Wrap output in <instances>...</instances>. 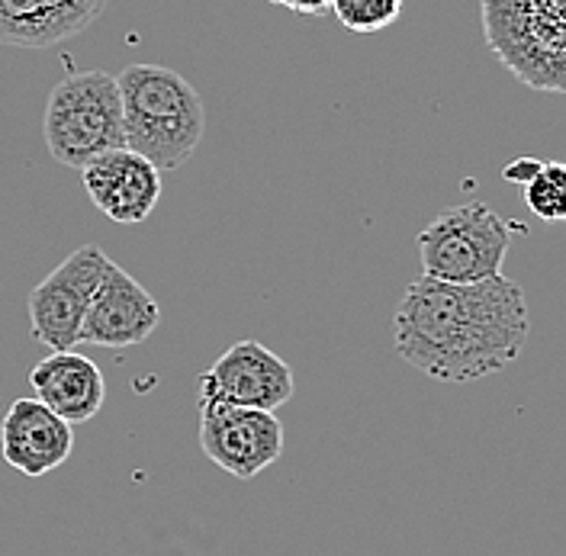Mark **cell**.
I'll return each instance as SVG.
<instances>
[{"instance_id":"ba28073f","label":"cell","mask_w":566,"mask_h":556,"mask_svg":"<svg viewBox=\"0 0 566 556\" xmlns=\"http://www.w3.org/2000/svg\"><path fill=\"white\" fill-rule=\"evenodd\" d=\"M293 370L281 354L264 348L261 342H235L222 350L212 367L197 380L200 399H216L229 406L277 412L293 399Z\"/></svg>"},{"instance_id":"5bb4252c","label":"cell","mask_w":566,"mask_h":556,"mask_svg":"<svg viewBox=\"0 0 566 556\" xmlns=\"http://www.w3.org/2000/svg\"><path fill=\"white\" fill-rule=\"evenodd\" d=\"M525 203L544 222H566V161H541L525 183Z\"/></svg>"},{"instance_id":"6da1fadb","label":"cell","mask_w":566,"mask_h":556,"mask_svg":"<svg viewBox=\"0 0 566 556\" xmlns=\"http://www.w3.org/2000/svg\"><path fill=\"white\" fill-rule=\"evenodd\" d=\"M525 290L495 274L480 283L419 277L392 315L396 354L438 382H473L515 364L528 345Z\"/></svg>"},{"instance_id":"8992f818","label":"cell","mask_w":566,"mask_h":556,"mask_svg":"<svg viewBox=\"0 0 566 556\" xmlns=\"http://www.w3.org/2000/svg\"><path fill=\"white\" fill-rule=\"evenodd\" d=\"M106 258L101 244H81L30 293V328L39 345L52 350H74L81 345V325L87 306L104 280Z\"/></svg>"},{"instance_id":"277c9868","label":"cell","mask_w":566,"mask_h":556,"mask_svg":"<svg viewBox=\"0 0 566 556\" xmlns=\"http://www.w3.org/2000/svg\"><path fill=\"white\" fill-rule=\"evenodd\" d=\"M42 136L49 155L77 171L104 151L126 148L116 77L101 69L65 74L49 94Z\"/></svg>"},{"instance_id":"4fadbf2b","label":"cell","mask_w":566,"mask_h":556,"mask_svg":"<svg viewBox=\"0 0 566 556\" xmlns=\"http://www.w3.org/2000/svg\"><path fill=\"white\" fill-rule=\"evenodd\" d=\"M30 386L35 399L69 424L91 421L106 402L104 370L77 350H52L30 370Z\"/></svg>"},{"instance_id":"5b68a950","label":"cell","mask_w":566,"mask_h":556,"mask_svg":"<svg viewBox=\"0 0 566 556\" xmlns=\"http://www.w3.org/2000/svg\"><path fill=\"white\" fill-rule=\"evenodd\" d=\"M512 232V222H505L486 203H463L441 212L419 232L424 277L480 283L502 274Z\"/></svg>"},{"instance_id":"30bf717a","label":"cell","mask_w":566,"mask_h":556,"mask_svg":"<svg viewBox=\"0 0 566 556\" xmlns=\"http://www.w3.org/2000/svg\"><path fill=\"white\" fill-rule=\"evenodd\" d=\"M84 193L119 225L145 222L161 200V171L133 148H113L81 168Z\"/></svg>"},{"instance_id":"9c48e42d","label":"cell","mask_w":566,"mask_h":556,"mask_svg":"<svg viewBox=\"0 0 566 556\" xmlns=\"http://www.w3.org/2000/svg\"><path fill=\"white\" fill-rule=\"evenodd\" d=\"M158 322H161L158 300L129 271L109 264L84 315L81 345L109 350L136 348L158 328Z\"/></svg>"},{"instance_id":"2e32d148","label":"cell","mask_w":566,"mask_h":556,"mask_svg":"<svg viewBox=\"0 0 566 556\" xmlns=\"http://www.w3.org/2000/svg\"><path fill=\"white\" fill-rule=\"evenodd\" d=\"M537 168H541V161L537 158H531V155H522V158H515L512 165H505L502 168V177L509 180V183H528L531 177L537 175Z\"/></svg>"},{"instance_id":"9a60e30c","label":"cell","mask_w":566,"mask_h":556,"mask_svg":"<svg viewBox=\"0 0 566 556\" xmlns=\"http://www.w3.org/2000/svg\"><path fill=\"white\" fill-rule=\"evenodd\" d=\"M406 0H332V13L352 33H380L402 17Z\"/></svg>"},{"instance_id":"7c38bea8","label":"cell","mask_w":566,"mask_h":556,"mask_svg":"<svg viewBox=\"0 0 566 556\" xmlns=\"http://www.w3.org/2000/svg\"><path fill=\"white\" fill-rule=\"evenodd\" d=\"M106 0H0V45L52 49L94 27Z\"/></svg>"},{"instance_id":"7a4b0ae2","label":"cell","mask_w":566,"mask_h":556,"mask_svg":"<svg viewBox=\"0 0 566 556\" xmlns=\"http://www.w3.org/2000/svg\"><path fill=\"white\" fill-rule=\"evenodd\" d=\"M116 84L126 148L148 158L158 171L187 165L207 133V109L197 87L161 65H129L119 71Z\"/></svg>"},{"instance_id":"52a82bcc","label":"cell","mask_w":566,"mask_h":556,"mask_svg":"<svg viewBox=\"0 0 566 556\" xmlns=\"http://www.w3.org/2000/svg\"><path fill=\"white\" fill-rule=\"evenodd\" d=\"M283 421L277 412L200 399V448L212 463L239 480H254L283 453Z\"/></svg>"},{"instance_id":"e0dca14e","label":"cell","mask_w":566,"mask_h":556,"mask_svg":"<svg viewBox=\"0 0 566 556\" xmlns=\"http://www.w3.org/2000/svg\"><path fill=\"white\" fill-rule=\"evenodd\" d=\"M271 3L293 10V13H306V17H318V13L332 10V0H271Z\"/></svg>"},{"instance_id":"3957f363","label":"cell","mask_w":566,"mask_h":556,"mask_svg":"<svg viewBox=\"0 0 566 556\" xmlns=\"http://www.w3.org/2000/svg\"><path fill=\"white\" fill-rule=\"evenodd\" d=\"M495 62L541 94H566V0H480Z\"/></svg>"},{"instance_id":"8fae6325","label":"cell","mask_w":566,"mask_h":556,"mask_svg":"<svg viewBox=\"0 0 566 556\" xmlns=\"http://www.w3.org/2000/svg\"><path fill=\"white\" fill-rule=\"evenodd\" d=\"M74 424L59 418L39 399H13L0 421V453L23 476H45L69 463Z\"/></svg>"}]
</instances>
